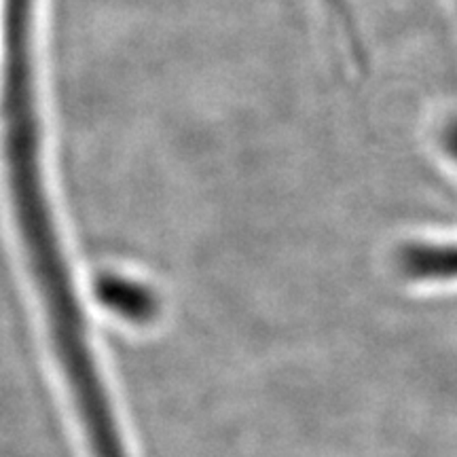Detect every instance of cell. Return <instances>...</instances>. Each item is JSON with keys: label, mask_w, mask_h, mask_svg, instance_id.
<instances>
[{"label": "cell", "mask_w": 457, "mask_h": 457, "mask_svg": "<svg viewBox=\"0 0 457 457\" xmlns=\"http://www.w3.org/2000/svg\"><path fill=\"white\" fill-rule=\"evenodd\" d=\"M396 265L417 282L457 279V239H411L398 245Z\"/></svg>", "instance_id": "obj_1"}, {"label": "cell", "mask_w": 457, "mask_h": 457, "mask_svg": "<svg viewBox=\"0 0 457 457\" xmlns=\"http://www.w3.org/2000/svg\"><path fill=\"white\" fill-rule=\"evenodd\" d=\"M426 145L441 170L457 185V102L436 106L428 114Z\"/></svg>", "instance_id": "obj_2"}]
</instances>
